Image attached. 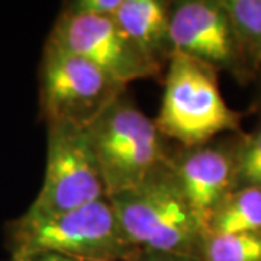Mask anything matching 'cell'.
I'll return each mask as SVG.
<instances>
[{"instance_id": "obj_1", "label": "cell", "mask_w": 261, "mask_h": 261, "mask_svg": "<svg viewBox=\"0 0 261 261\" xmlns=\"http://www.w3.org/2000/svg\"><path fill=\"white\" fill-rule=\"evenodd\" d=\"M10 257L54 252L82 261H130L140 248L128 238L109 199L49 216L23 214L5 226Z\"/></svg>"}, {"instance_id": "obj_2", "label": "cell", "mask_w": 261, "mask_h": 261, "mask_svg": "<svg viewBox=\"0 0 261 261\" xmlns=\"http://www.w3.org/2000/svg\"><path fill=\"white\" fill-rule=\"evenodd\" d=\"M125 233L140 250L195 255L206 232L170 160L140 185L108 197Z\"/></svg>"}, {"instance_id": "obj_3", "label": "cell", "mask_w": 261, "mask_h": 261, "mask_svg": "<svg viewBox=\"0 0 261 261\" xmlns=\"http://www.w3.org/2000/svg\"><path fill=\"white\" fill-rule=\"evenodd\" d=\"M84 132L108 197L140 185L171 157L167 138L126 93Z\"/></svg>"}, {"instance_id": "obj_4", "label": "cell", "mask_w": 261, "mask_h": 261, "mask_svg": "<svg viewBox=\"0 0 261 261\" xmlns=\"http://www.w3.org/2000/svg\"><path fill=\"white\" fill-rule=\"evenodd\" d=\"M216 74L212 67L181 54L168 61L163 102L154 122L181 148L207 144L224 132H240L243 115L226 105Z\"/></svg>"}, {"instance_id": "obj_5", "label": "cell", "mask_w": 261, "mask_h": 261, "mask_svg": "<svg viewBox=\"0 0 261 261\" xmlns=\"http://www.w3.org/2000/svg\"><path fill=\"white\" fill-rule=\"evenodd\" d=\"M126 93V84L82 57L47 42L39 65V113L48 123L86 129Z\"/></svg>"}, {"instance_id": "obj_6", "label": "cell", "mask_w": 261, "mask_h": 261, "mask_svg": "<svg viewBox=\"0 0 261 261\" xmlns=\"http://www.w3.org/2000/svg\"><path fill=\"white\" fill-rule=\"evenodd\" d=\"M44 183L25 214L49 216L108 199L86 132L70 123H48Z\"/></svg>"}, {"instance_id": "obj_7", "label": "cell", "mask_w": 261, "mask_h": 261, "mask_svg": "<svg viewBox=\"0 0 261 261\" xmlns=\"http://www.w3.org/2000/svg\"><path fill=\"white\" fill-rule=\"evenodd\" d=\"M47 42L90 61L126 86L161 73L159 65L126 37L113 16L71 15L61 10Z\"/></svg>"}, {"instance_id": "obj_8", "label": "cell", "mask_w": 261, "mask_h": 261, "mask_svg": "<svg viewBox=\"0 0 261 261\" xmlns=\"http://www.w3.org/2000/svg\"><path fill=\"white\" fill-rule=\"evenodd\" d=\"M174 54H181L216 71H228L245 83L241 56L232 27L219 0H180L170 8Z\"/></svg>"}, {"instance_id": "obj_9", "label": "cell", "mask_w": 261, "mask_h": 261, "mask_svg": "<svg viewBox=\"0 0 261 261\" xmlns=\"http://www.w3.org/2000/svg\"><path fill=\"white\" fill-rule=\"evenodd\" d=\"M240 135L171 152V168L205 229L218 206L235 187Z\"/></svg>"}, {"instance_id": "obj_10", "label": "cell", "mask_w": 261, "mask_h": 261, "mask_svg": "<svg viewBox=\"0 0 261 261\" xmlns=\"http://www.w3.org/2000/svg\"><path fill=\"white\" fill-rule=\"evenodd\" d=\"M171 2L122 0L113 19L142 54L160 68L174 56L170 32Z\"/></svg>"}, {"instance_id": "obj_11", "label": "cell", "mask_w": 261, "mask_h": 261, "mask_svg": "<svg viewBox=\"0 0 261 261\" xmlns=\"http://www.w3.org/2000/svg\"><path fill=\"white\" fill-rule=\"evenodd\" d=\"M232 27L248 80L261 70V0H219Z\"/></svg>"}, {"instance_id": "obj_12", "label": "cell", "mask_w": 261, "mask_h": 261, "mask_svg": "<svg viewBox=\"0 0 261 261\" xmlns=\"http://www.w3.org/2000/svg\"><path fill=\"white\" fill-rule=\"evenodd\" d=\"M206 232H261V187L233 189L211 216Z\"/></svg>"}, {"instance_id": "obj_13", "label": "cell", "mask_w": 261, "mask_h": 261, "mask_svg": "<svg viewBox=\"0 0 261 261\" xmlns=\"http://www.w3.org/2000/svg\"><path fill=\"white\" fill-rule=\"evenodd\" d=\"M195 257L200 261H261V232H205Z\"/></svg>"}, {"instance_id": "obj_14", "label": "cell", "mask_w": 261, "mask_h": 261, "mask_svg": "<svg viewBox=\"0 0 261 261\" xmlns=\"http://www.w3.org/2000/svg\"><path fill=\"white\" fill-rule=\"evenodd\" d=\"M247 186L261 187V125L238 140L233 189Z\"/></svg>"}, {"instance_id": "obj_15", "label": "cell", "mask_w": 261, "mask_h": 261, "mask_svg": "<svg viewBox=\"0 0 261 261\" xmlns=\"http://www.w3.org/2000/svg\"><path fill=\"white\" fill-rule=\"evenodd\" d=\"M122 0H73L64 3L63 9L71 15L87 16H113Z\"/></svg>"}, {"instance_id": "obj_16", "label": "cell", "mask_w": 261, "mask_h": 261, "mask_svg": "<svg viewBox=\"0 0 261 261\" xmlns=\"http://www.w3.org/2000/svg\"><path fill=\"white\" fill-rule=\"evenodd\" d=\"M130 261H200L190 254H177V252H159L140 250L138 254Z\"/></svg>"}, {"instance_id": "obj_17", "label": "cell", "mask_w": 261, "mask_h": 261, "mask_svg": "<svg viewBox=\"0 0 261 261\" xmlns=\"http://www.w3.org/2000/svg\"><path fill=\"white\" fill-rule=\"evenodd\" d=\"M9 261H82L70 258L65 255L54 254V252H41V254H34V255H27V257H10Z\"/></svg>"}, {"instance_id": "obj_18", "label": "cell", "mask_w": 261, "mask_h": 261, "mask_svg": "<svg viewBox=\"0 0 261 261\" xmlns=\"http://www.w3.org/2000/svg\"><path fill=\"white\" fill-rule=\"evenodd\" d=\"M260 74H261V70H260Z\"/></svg>"}]
</instances>
